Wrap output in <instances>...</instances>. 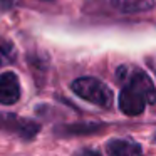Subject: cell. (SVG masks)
Masks as SVG:
<instances>
[{"mask_svg":"<svg viewBox=\"0 0 156 156\" xmlns=\"http://www.w3.org/2000/svg\"><path fill=\"white\" fill-rule=\"evenodd\" d=\"M20 81L17 74L7 71L0 74V104L10 106L20 99Z\"/></svg>","mask_w":156,"mask_h":156,"instance_id":"cell-5","label":"cell"},{"mask_svg":"<svg viewBox=\"0 0 156 156\" xmlns=\"http://www.w3.org/2000/svg\"><path fill=\"white\" fill-rule=\"evenodd\" d=\"M76 156H101V153L96 151V149H91V148H84V149H79L76 153Z\"/></svg>","mask_w":156,"mask_h":156,"instance_id":"cell-10","label":"cell"},{"mask_svg":"<svg viewBox=\"0 0 156 156\" xmlns=\"http://www.w3.org/2000/svg\"><path fill=\"white\" fill-rule=\"evenodd\" d=\"M111 5L122 14H139L156 7V0H111Z\"/></svg>","mask_w":156,"mask_h":156,"instance_id":"cell-7","label":"cell"},{"mask_svg":"<svg viewBox=\"0 0 156 156\" xmlns=\"http://www.w3.org/2000/svg\"><path fill=\"white\" fill-rule=\"evenodd\" d=\"M118 104H119V109H121L122 114H126V116H139L143 111H144L148 101H146L138 91H134L133 87L124 86L122 91H121V94H119Z\"/></svg>","mask_w":156,"mask_h":156,"instance_id":"cell-4","label":"cell"},{"mask_svg":"<svg viewBox=\"0 0 156 156\" xmlns=\"http://www.w3.org/2000/svg\"><path fill=\"white\" fill-rule=\"evenodd\" d=\"M154 139H156V134H154Z\"/></svg>","mask_w":156,"mask_h":156,"instance_id":"cell-12","label":"cell"},{"mask_svg":"<svg viewBox=\"0 0 156 156\" xmlns=\"http://www.w3.org/2000/svg\"><path fill=\"white\" fill-rule=\"evenodd\" d=\"M106 151L109 156H141V144L131 139H111L106 143Z\"/></svg>","mask_w":156,"mask_h":156,"instance_id":"cell-6","label":"cell"},{"mask_svg":"<svg viewBox=\"0 0 156 156\" xmlns=\"http://www.w3.org/2000/svg\"><path fill=\"white\" fill-rule=\"evenodd\" d=\"M71 89L74 94L89 101L99 108H111L112 106V91L102 81L96 77H79L72 81Z\"/></svg>","mask_w":156,"mask_h":156,"instance_id":"cell-1","label":"cell"},{"mask_svg":"<svg viewBox=\"0 0 156 156\" xmlns=\"http://www.w3.org/2000/svg\"><path fill=\"white\" fill-rule=\"evenodd\" d=\"M15 61V49L12 45V42H9L7 39H4L0 35V66L10 64Z\"/></svg>","mask_w":156,"mask_h":156,"instance_id":"cell-9","label":"cell"},{"mask_svg":"<svg viewBox=\"0 0 156 156\" xmlns=\"http://www.w3.org/2000/svg\"><path fill=\"white\" fill-rule=\"evenodd\" d=\"M0 131L10 133V134H15L22 139H32L41 131V126L32 119L0 111Z\"/></svg>","mask_w":156,"mask_h":156,"instance_id":"cell-3","label":"cell"},{"mask_svg":"<svg viewBox=\"0 0 156 156\" xmlns=\"http://www.w3.org/2000/svg\"><path fill=\"white\" fill-rule=\"evenodd\" d=\"M14 5V0H0V12H5Z\"/></svg>","mask_w":156,"mask_h":156,"instance_id":"cell-11","label":"cell"},{"mask_svg":"<svg viewBox=\"0 0 156 156\" xmlns=\"http://www.w3.org/2000/svg\"><path fill=\"white\" fill-rule=\"evenodd\" d=\"M102 126L101 122H76L71 126H62L61 129H57L59 134H89V133H96L99 131Z\"/></svg>","mask_w":156,"mask_h":156,"instance_id":"cell-8","label":"cell"},{"mask_svg":"<svg viewBox=\"0 0 156 156\" xmlns=\"http://www.w3.org/2000/svg\"><path fill=\"white\" fill-rule=\"evenodd\" d=\"M116 77L124 86L138 91L148 101V104H154L156 102V87L153 84L151 77L144 71L134 69V67H128V66H121L118 69V72H116Z\"/></svg>","mask_w":156,"mask_h":156,"instance_id":"cell-2","label":"cell"}]
</instances>
